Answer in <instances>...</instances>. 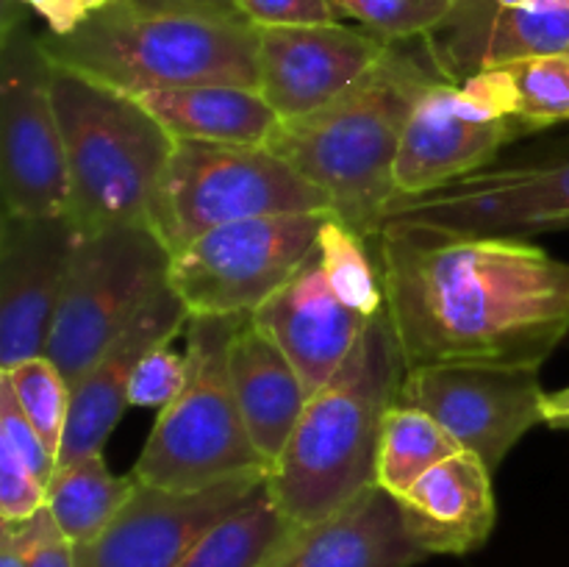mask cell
Returning a JSON list of instances; mask_svg holds the SVG:
<instances>
[{
	"instance_id": "11",
	"label": "cell",
	"mask_w": 569,
	"mask_h": 567,
	"mask_svg": "<svg viewBox=\"0 0 569 567\" xmlns=\"http://www.w3.org/2000/svg\"><path fill=\"white\" fill-rule=\"evenodd\" d=\"M387 220H415L483 237L569 228V159L478 170L422 195H398Z\"/></svg>"
},
{
	"instance_id": "39",
	"label": "cell",
	"mask_w": 569,
	"mask_h": 567,
	"mask_svg": "<svg viewBox=\"0 0 569 567\" xmlns=\"http://www.w3.org/2000/svg\"><path fill=\"white\" fill-rule=\"evenodd\" d=\"M542 417H545V426L559 428V431H569V387L556 389V392H545Z\"/></svg>"
},
{
	"instance_id": "4",
	"label": "cell",
	"mask_w": 569,
	"mask_h": 567,
	"mask_svg": "<svg viewBox=\"0 0 569 567\" xmlns=\"http://www.w3.org/2000/svg\"><path fill=\"white\" fill-rule=\"evenodd\" d=\"M42 42L53 64L133 98L200 83L259 89V28L248 20L153 14L114 0L67 37L44 31Z\"/></svg>"
},
{
	"instance_id": "14",
	"label": "cell",
	"mask_w": 569,
	"mask_h": 567,
	"mask_svg": "<svg viewBox=\"0 0 569 567\" xmlns=\"http://www.w3.org/2000/svg\"><path fill=\"white\" fill-rule=\"evenodd\" d=\"M531 133L467 83L437 78L417 98L395 165L398 195H422L487 170L503 145ZM395 195V198H398Z\"/></svg>"
},
{
	"instance_id": "36",
	"label": "cell",
	"mask_w": 569,
	"mask_h": 567,
	"mask_svg": "<svg viewBox=\"0 0 569 567\" xmlns=\"http://www.w3.org/2000/svg\"><path fill=\"white\" fill-rule=\"evenodd\" d=\"M17 3L26 6L31 14L42 17L48 33L67 37L114 0H17Z\"/></svg>"
},
{
	"instance_id": "29",
	"label": "cell",
	"mask_w": 569,
	"mask_h": 567,
	"mask_svg": "<svg viewBox=\"0 0 569 567\" xmlns=\"http://www.w3.org/2000/svg\"><path fill=\"white\" fill-rule=\"evenodd\" d=\"M0 376H6V381L11 384L17 404L26 411V417L59 465L61 439H64L72 404V389L67 378L61 376V370L48 356H33V359L20 361L11 370H0Z\"/></svg>"
},
{
	"instance_id": "15",
	"label": "cell",
	"mask_w": 569,
	"mask_h": 567,
	"mask_svg": "<svg viewBox=\"0 0 569 567\" xmlns=\"http://www.w3.org/2000/svg\"><path fill=\"white\" fill-rule=\"evenodd\" d=\"M78 228L70 217L0 220V370L44 356Z\"/></svg>"
},
{
	"instance_id": "24",
	"label": "cell",
	"mask_w": 569,
	"mask_h": 567,
	"mask_svg": "<svg viewBox=\"0 0 569 567\" xmlns=\"http://www.w3.org/2000/svg\"><path fill=\"white\" fill-rule=\"evenodd\" d=\"M467 87L528 131L569 120V53L528 56L470 76Z\"/></svg>"
},
{
	"instance_id": "12",
	"label": "cell",
	"mask_w": 569,
	"mask_h": 567,
	"mask_svg": "<svg viewBox=\"0 0 569 567\" xmlns=\"http://www.w3.org/2000/svg\"><path fill=\"white\" fill-rule=\"evenodd\" d=\"M542 400L539 370L509 367H417L406 370L398 392V404L428 411L492 472L545 422Z\"/></svg>"
},
{
	"instance_id": "35",
	"label": "cell",
	"mask_w": 569,
	"mask_h": 567,
	"mask_svg": "<svg viewBox=\"0 0 569 567\" xmlns=\"http://www.w3.org/2000/svg\"><path fill=\"white\" fill-rule=\"evenodd\" d=\"M26 543L31 567H76V545L59 531L48 509L26 523Z\"/></svg>"
},
{
	"instance_id": "20",
	"label": "cell",
	"mask_w": 569,
	"mask_h": 567,
	"mask_svg": "<svg viewBox=\"0 0 569 567\" xmlns=\"http://www.w3.org/2000/svg\"><path fill=\"white\" fill-rule=\"evenodd\" d=\"M426 559L398 500L372 484L333 515L295 526L264 567H415Z\"/></svg>"
},
{
	"instance_id": "23",
	"label": "cell",
	"mask_w": 569,
	"mask_h": 567,
	"mask_svg": "<svg viewBox=\"0 0 569 567\" xmlns=\"http://www.w3.org/2000/svg\"><path fill=\"white\" fill-rule=\"evenodd\" d=\"M176 139L261 145L264 148L281 117L256 87L200 83L137 94Z\"/></svg>"
},
{
	"instance_id": "21",
	"label": "cell",
	"mask_w": 569,
	"mask_h": 567,
	"mask_svg": "<svg viewBox=\"0 0 569 567\" xmlns=\"http://www.w3.org/2000/svg\"><path fill=\"white\" fill-rule=\"evenodd\" d=\"M395 500L428 556H467L483 548L498 520L492 470L472 450L439 461Z\"/></svg>"
},
{
	"instance_id": "8",
	"label": "cell",
	"mask_w": 569,
	"mask_h": 567,
	"mask_svg": "<svg viewBox=\"0 0 569 567\" xmlns=\"http://www.w3.org/2000/svg\"><path fill=\"white\" fill-rule=\"evenodd\" d=\"M172 250L150 222L78 237L44 356L70 389L170 284Z\"/></svg>"
},
{
	"instance_id": "17",
	"label": "cell",
	"mask_w": 569,
	"mask_h": 567,
	"mask_svg": "<svg viewBox=\"0 0 569 567\" xmlns=\"http://www.w3.org/2000/svg\"><path fill=\"white\" fill-rule=\"evenodd\" d=\"M426 53L453 83L528 56L569 53V0H459L450 20L426 37Z\"/></svg>"
},
{
	"instance_id": "25",
	"label": "cell",
	"mask_w": 569,
	"mask_h": 567,
	"mask_svg": "<svg viewBox=\"0 0 569 567\" xmlns=\"http://www.w3.org/2000/svg\"><path fill=\"white\" fill-rule=\"evenodd\" d=\"M137 478L114 476L103 454L83 456L67 467H56L48 484L50 517L72 545H89L106 531L117 511L131 498Z\"/></svg>"
},
{
	"instance_id": "7",
	"label": "cell",
	"mask_w": 569,
	"mask_h": 567,
	"mask_svg": "<svg viewBox=\"0 0 569 567\" xmlns=\"http://www.w3.org/2000/svg\"><path fill=\"white\" fill-rule=\"evenodd\" d=\"M276 215H333V206L292 165L261 145L176 139L150 200L148 222L178 253L206 231Z\"/></svg>"
},
{
	"instance_id": "26",
	"label": "cell",
	"mask_w": 569,
	"mask_h": 567,
	"mask_svg": "<svg viewBox=\"0 0 569 567\" xmlns=\"http://www.w3.org/2000/svg\"><path fill=\"white\" fill-rule=\"evenodd\" d=\"M292 531L295 523L283 515L264 481L239 509L222 517L178 567H264Z\"/></svg>"
},
{
	"instance_id": "16",
	"label": "cell",
	"mask_w": 569,
	"mask_h": 567,
	"mask_svg": "<svg viewBox=\"0 0 569 567\" xmlns=\"http://www.w3.org/2000/svg\"><path fill=\"white\" fill-rule=\"evenodd\" d=\"M387 50L376 33L342 22L259 28V92L281 120H295L339 98Z\"/></svg>"
},
{
	"instance_id": "5",
	"label": "cell",
	"mask_w": 569,
	"mask_h": 567,
	"mask_svg": "<svg viewBox=\"0 0 569 567\" xmlns=\"http://www.w3.org/2000/svg\"><path fill=\"white\" fill-rule=\"evenodd\" d=\"M53 103L64 142L70 211L81 237L148 222L176 137L133 94L53 64Z\"/></svg>"
},
{
	"instance_id": "2",
	"label": "cell",
	"mask_w": 569,
	"mask_h": 567,
	"mask_svg": "<svg viewBox=\"0 0 569 567\" xmlns=\"http://www.w3.org/2000/svg\"><path fill=\"white\" fill-rule=\"evenodd\" d=\"M439 76L433 67L389 44L383 59L331 103L295 120H281L264 145L333 206L367 242L378 237L392 203L395 165L417 98Z\"/></svg>"
},
{
	"instance_id": "28",
	"label": "cell",
	"mask_w": 569,
	"mask_h": 567,
	"mask_svg": "<svg viewBox=\"0 0 569 567\" xmlns=\"http://www.w3.org/2000/svg\"><path fill=\"white\" fill-rule=\"evenodd\" d=\"M317 259L345 306L359 311L367 320L381 315L387 300H383L381 272L367 253V239L359 237L337 215L326 217L322 222L320 237H317Z\"/></svg>"
},
{
	"instance_id": "19",
	"label": "cell",
	"mask_w": 569,
	"mask_h": 567,
	"mask_svg": "<svg viewBox=\"0 0 569 567\" xmlns=\"http://www.w3.org/2000/svg\"><path fill=\"white\" fill-rule=\"evenodd\" d=\"M250 320L283 350L306 392L315 395L345 365L372 317L367 320L337 298L315 250L311 259L250 315Z\"/></svg>"
},
{
	"instance_id": "9",
	"label": "cell",
	"mask_w": 569,
	"mask_h": 567,
	"mask_svg": "<svg viewBox=\"0 0 569 567\" xmlns=\"http://www.w3.org/2000/svg\"><path fill=\"white\" fill-rule=\"evenodd\" d=\"M53 59L28 9L3 0L0 20V195L6 215L67 217L64 142L53 103Z\"/></svg>"
},
{
	"instance_id": "40",
	"label": "cell",
	"mask_w": 569,
	"mask_h": 567,
	"mask_svg": "<svg viewBox=\"0 0 569 567\" xmlns=\"http://www.w3.org/2000/svg\"><path fill=\"white\" fill-rule=\"evenodd\" d=\"M498 3H503V6H520L522 0H498Z\"/></svg>"
},
{
	"instance_id": "37",
	"label": "cell",
	"mask_w": 569,
	"mask_h": 567,
	"mask_svg": "<svg viewBox=\"0 0 569 567\" xmlns=\"http://www.w3.org/2000/svg\"><path fill=\"white\" fill-rule=\"evenodd\" d=\"M128 6L153 14H194L217 17V20H244L237 9V0H126Z\"/></svg>"
},
{
	"instance_id": "32",
	"label": "cell",
	"mask_w": 569,
	"mask_h": 567,
	"mask_svg": "<svg viewBox=\"0 0 569 567\" xmlns=\"http://www.w3.org/2000/svg\"><path fill=\"white\" fill-rule=\"evenodd\" d=\"M48 506V484L0 442V517L3 523H28Z\"/></svg>"
},
{
	"instance_id": "33",
	"label": "cell",
	"mask_w": 569,
	"mask_h": 567,
	"mask_svg": "<svg viewBox=\"0 0 569 567\" xmlns=\"http://www.w3.org/2000/svg\"><path fill=\"white\" fill-rule=\"evenodd\" d=\"M0 442L9 445V448L37 472L39 481L50 484L56 467H59L56 465V456L50 454L48 445L42 442L39 431L26 417V411L20 409L6 376H0Z\"/></svg>"
},
{
	"instance_id": "31",
	"label": "cell",
	"mask_w": 569,
	"mask_h": 567,
	"mask_svg": "<svg viewBox=\"0 0 569 567\" xmlns=\"http://www.w3.org/2000/svg\"><path fill=\"white\" fill-rule=\"evenodd\" d=\"M187 384V354H176L170 345L156 348L139 361L131 381V406H144V409H164L176 400Z\"/></svg>"
},
{
	"instance_id": "13",
	"label": "cell",
	"mask_w": 569,
	"mask_h": 567,
	"mask_svg": "<svg viewBox=\"0 0 569 567\" xmlns=\"http://www.w3.org/2000/svg\"><path fill=\"white\" fill-rule=\"evenodd\" d=\"M270 470H250L203 489L139 484L106 531L76 548V567H178L189 550L244 504Z\"/></svg>"
},
{
	"instance_id": "3",
	"label": "cell",
	"mask_w": 569,
	"mask_h": 567,
	"mask_svg": "<svg viewBox=\"0 0 569 567\" xmlns=\"http://www.w3.org/2000/svg\"><path fill=\"white\" fill-rule=\"evenodd\" d=\"M406 365L387 311L372 317L331 381L309 395L267 476L272 498L295 526L322 520L376 484L387 411L398 404Z\"/></svg>"
},
{
	"instance_id": "1",
	"label": "cell",
	"mask_w": 569,
	"mask_h": 567,
	"mask_svg": "<svg viewBox=\"0 0 569 567\" xmlns=\"http://www.w3.org/2000/svg\"><path fill=\"white\" fill-rule=\"evenodd\" d=\"M376 256L406 370H539L569 334V261L522 237L387 220Z\"/></svg>"
},
{
	"instance_id": "34",
	"label": "cell",
	"mask_w": 569,
	"mask_h": 567,
	"mask_svg": "<svg viewBox=\"0 0 569 567\" xmlns=\"http://www.w3.org/2000/svg\"><path fill=\"white\" fill-rule=\"evenodd\" d=\"M237 9L256 28L342 22V11L333 0H237Z\"/></svg>"
},
{
	"instance_id": "10",
	"label": "cell",
	"mask_w": 569,
	"mask_h": 567,
	"mask_svg": "<svg viewBox=\"0 0 569 567\" xmlns=\"http://www.w3.org/2000/svg\"><path fill=\"white\" fill-rule=\"evenodd\" d=\"M326 217H253L200 233L172 253L170 287L189 315H253L311 259Z\"/></svg>"
},
{
	"instance_id": "27",
	"label": "cell",
	"mask_w": 569,
	"mask_h": 567,
	"mask_svg": "<svg viewBox=\"0 0 569 567\" xmlns=\"http://www.w3.org/2000/svg\"><path fill=\"white\" fill-rule=\"evenodd\" d=\"M461 442L433 420L428 411L395 404L387 411L378 445L376 484L392 498H400L420 476L450 456L461 454Z\"/></svg>"
},
{
	"instance_id": "18",
	"label": "cell",
	"mask_w": 569,
	"mask_h": 567,
	"mask_svg": "<svg viewBox=\"0 0 569 567\" xmlns=\"http://www.w3.org/2000/svg\"><path fill=\"white\" fill-rule=\"evenodd\" d=\"M189 309L167 284L137 320L98 356L81 381L72 387L70 417H67L64 439L59 450V467L72 465L83 456L103 454L106 439L120 422L126 406H131L133 372L139 361L156 348H164L181 331H187Z\"/></svg>"
},
{
	"instance_id": "6",
	"label": "cell",
	"mask_w": 569,
	"mask_h": 567,
	"mask_svg": "<svg viewBox=\"0 0 569 567\" xmlns=\"http://www.w3.org/2000/svg\"><path fill=\"white\" fill-rule=\"evenodd\" d=\"M248 317V315H244ZM242 317L192 315L187 384L164 406L131 476L167 489H203L250 470H270L244 428L231 384V339Z\"/></svg>"
},
{
	"instance_id": "22",
	"label": "cell",
	"mask_w": 569,
	"mask_h": 567,
	"mask_svg": "<svg viewBox=\"0 0 569 567\" xmlns=\"http://www.w3.org/2000/svg\"><path fill=\"white\" fill-rule=\"evenodd\" d=\"M231 384L250 442L272 470L309 400L303 381L283 350L242 317L231 339Z\"/></svg>"
},
{
	"instance_id": "30",
	"label": "cell",
	"mask_w": 569,
	"mask_h": 567,
	"mask_svg": "<svg viewBox=\"0 0 569 567\" xmlns=\"http://www.w3.org/2000/svg\"><path fill=\"white\" fill-rule=\"evenodd\" d=\"M342 17L389 44L426 39L450 20L459 0H333Z\"/></svg>"
},
{
	"instance_id": "38",
	"label": "cell",
	"mask_w": 569,
	"mask_h": 567,
	"mask_svg": "<svg viewBox=\"0 0 569 567\" xmlns=\"http://www.w3.org/2000/svg\"><path fill=\"white\" fill-rule=\"evenodd\" d=\"M0 567H31L26 523H0Z\"/></svg>"
}]
</instances>
